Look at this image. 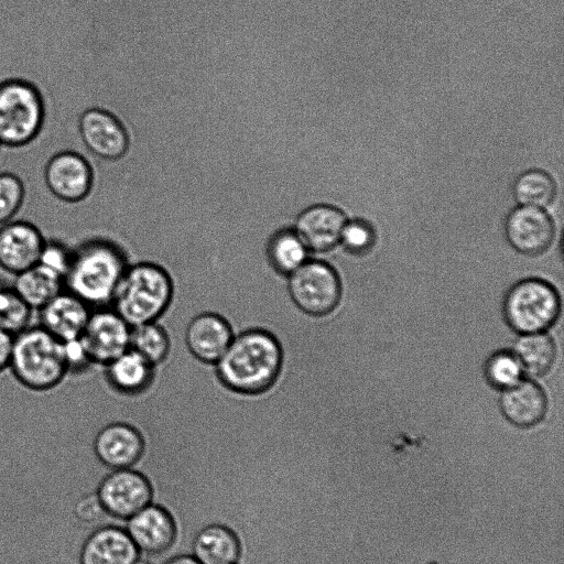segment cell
Instances as JSON below:
<instances>
[{"mask_svg": "<svg viewBox=\"0 0 564 564\" xmlns=\"http://www.w3.org/2000/svg\"><path fill=\"white\" fill-rule=\"evenodd\" d=\"M288 279L291 300L307 315L317 317L328 315L340 301L339 276L327 262L307 259Z\"/></svg>", "mask_w": 564, "mask_h": 564, "instance_id": "obj_7", "label": "cell"}, {"mask_svg": "<svg viewBox=\"0 0 564 564\" xmlns=\"http://www.w3.org/2000/svg\"><path fill=\"white\" fill-rule=\"evenodd\" d=\"M230 323L220 314L204 312L191 319L185 332L189 352L204 364L215 365L234 338Z\"/></svg>", "mask_w": 564, "mask_h": 564, "instance_id": "obj_17", "label": "cell"}, {"mask_svg": "<svg viewBox=\"0 0 564 564\" xmlns=\"http://www.w3.org/2000/svg\"><path fill=\"white\" fill-rule=\"evenodd\" d=\"M25 184L15 173L0 172V226L12 220L25 198Z\"/></svg>", "mask_w": 564, "mask_h": 564, "instance_id": "obj_30", "label": "cell"}, {"mask_svg": "<svg viewBox=\"0 0 564 564\" xmlns=\"http://www.w3.org/2000/svg\"><path fill=\"white\" fill-rule=\"evenodd\" d=\"M73 512L79 522L90 527H97V523L107 516L96 490L85 492L78 497L74 503Z\"/></svg>", "mask_w": 564, "mask_h": 564, "instance_id": "obj_32", "label": "cell"}, {"mask_svg": "<svg viewBox=\"0 0 564 564\" xmlns=\"http://www.w3.org/2000/svg\"><path fill=\"white\" fill-rule=\"evenodd\" d=\"M308 249L293 227L276 228L269 237L265 254L270 267L280 275L289 276L308 256Z\"/></svg>", "mask_w": 564, "mask_h": 564, "instance_id": "obj_24", "label": "cell"}, {"mask_svg": "<svg viewBox=\"0 0 564 564\" xmlns=\"http://www.w3.org/2000/svg\"><path fill=\"white\" fill-rule=\"evenodd\" d=\"M345 214L336 206L315 203L303 208L293 220V229L310 252H326L340 240Z\"/></svg>", "mask_w": 564, "mask_h": 564, "instance_id": "obj_16", "label": "cell"}, {"mask_svg": "<svg viewBox=\"0 0 564 564\" xmlns=\"http://www.w3.org/2000/svg\"><path fill=\"white\" fill-rule=\"evenodd\" d=\"M40 326L62 343L77 339L87 324L91 307L64 290L39 310Z\"/></svg>", "mask_w": 564, "mask_h": 564, "instance_id": "obj_18", "label": "cell"}, {"mask_svg": "<svg viewBox=\"0 0 564 564\" xmlns=\"http://www.w3.org/2000/svg\"><path fill=\"white\" fill-rule=\"evenodd\" d=\"M12 285L32 310H40L65 290L64 278L40 262L15 274Z\"/></svg>", "mask_w": 564, "mask_h": 564, "instance_id": "obj_23", "label": "cell"}, {"mask_svg": "<svg viewBox=\"0 0 564 564\" xmlns=\"http://www.w3.org/2000/svg\"><path fill=\"white\" fill-rule=\"evenodd\" d=\"M215 366L225 388L238 394L258 395L276 382L283 366V349L271 332L250 328L234 336Z\"/></svg>", "mask_w": 564, "mask_h": 564, "instance_id": "obj_1", "label": "cell"}, {"mask_svg": "<svg viewBox=\"0 0 564 564\" xmlns=\"http://www.w3.org/2000/svg\"><path fill=\"white\" fill-rule=\"evenodd\" d=\"M145 443L142 433L124 422L110 423L93 440V453L109 469L131 468L142 457Z\"/></svg>", "mask_w": 564, "mask_h": 564, "instance_id": "obj_14", "label": "cell"}, {"mask_svg": "<svg viewBox=\"0 0 564 564\" xmlns=\"http://www.w3.org/2000/svg\"><path fill=\"white\" fill-rule=\"evenodd\" d=\"M105 369L111 388L129 395L147 391L155 375V366L131 348L105 365Z\"/></svg>", "mask_w": 564, "mask_h": 564, "instance_id": "obj_22", "label": "cell"}, {"mask_svg": "<svg viewBox=\"0 0 564 564\" xmlns=\"http://www.w3.org/2000/svg\"><path fill=\"white\" fill-rule=\"evenodd\" d=\"M43 180L53 197L67 204H76L94 192L95 167L85 154L76 150H62L46 161Z\"/></svg>", "mask_w": 564, "mask_h": 564, "instance_id": "obj_9", "label": "cell"}, {"mask_svg": "<svg viewBox=\"0 0 564 564\" xmlns=\"http://www.w3.org/2000/svg\"><path fill=\"white\" fill-rule=\"evenodd\" d=\"M133 564H152L151 562L144 561V560H138Z\"/></svg>", "mask_w": 564, "mask_h": 564, "instance_id": "obj_37", "label": "cell"}, {"mask_svg": "<svg viewBox=\"0 0 564 564\" xmlns=\"http://www.w3.org/2000/svg\"><path fill=\"white\" fill-rule=\"evenodd\" d=\"M131 326L108 306L91 312L79 337L94 365H107L130 348Z\"/></svg>", "mask_w": 564, "mask_h": 564, "instance_id": "obj_11", "label": "cell"}, {"mask_svg": "<svg viewBox=\"0 0 564 564\" xmlns=\"http://www.w3.org/2000/svg\"><path fill=\"white\" fill-rule=\"evenodd\" d=\"M46 118L40 88L22 77L0 82V144L23 148L42 132Z\"/></svg>", "mask_w": 564, "mask_h": 564, "instance_id": "obj_5", "label": "cell"}, {"mask_svg": "<svg viewBox=\"0 0 564 564\" xmlns=\"http://www.w3.org/2000/svg\"><path fill=\"white\" fill-rule=\"evenodd\" d=\"M96 494L106 514L119 520H128L153 499L149 478L132 467L111 469L104 475Z\"/></svg>", "mask_w": 564, "mask_h": 564, "instance_id": "obj_10", "label": "cell"}, {"mask_svg": "<svg viewBox=\"0 0 564 564\" xmlns=\"http://www.w3.org/2000/svg\"><path fill=\"white\" fill-rule=\"evenodd\" d=\"M555 195L554 180L542 170H528L513 184V196L522 206L544 208L554 200Z\"/></svg>", "mask_w": 564, "mask_h": 564, "instance_id": "obj_26", "label": "cell"}, {"mask_svg": "<svg viewBox=\"0 0 564 564\" xmlns=\"http://www.w3.org/2000/svg\"><path fill=\"white\" fill-rule=\"evenodd\" d=\"M502 307L506 322L520 335L543 333L556 322L561 300L550 283L531 278L509 289Z\"/></svg>", "mask_w": 564, "mask_h": 564, "instance_id": "obj_6", "label": "cell"}, {"mask_svg": "<svg viewBox=\"0 0 564 564\" xmlns=\"http://www.w3.org/2000/svg\"><path fill=\"white\" fill-rule=\"evenodd\" d=\"M164 564H200L192 554H180L169 558Z\"/></svg>", "mask_w": 564, "mask_h": 564, "instance_id": "obj_36", "label": "cell"}, {"mask_svg": "<svg viewBox=\"0 0 564 564\" xmlns=\"http://www.w3.org/2000/svg\"><path fill=\"white\" fill-rule=\"evenodd\" d=\"M505 232L514 250L527 256H538L551 246L555 229L543 208L520 205L509 213Z\"/></svg>", "mask_w": 564, "mask_h": 564, "instance_id": "obj_13", "label": "cell"}, {"mask_svg": "<svg viewBox=\"0 0 564 564\" xmlns=\"http://www.w3.org/2000/svg\"><path fill=\"white\" fill-rule=\"evenodd\" d=\"M192 555L200 564H238L241 542L231 528L219 523L207 524L194 535Z\"/></svg>", "mask_w": 564, "mask_h": 564, "instance_id": "obj_21", "label": "cell"}, {"mask_svg": "<svg viewBox=\"0 0 564 564\" xmlns=\"http://www.w3.org/2000/svg\"><path fill=\"white\" fill-rule=\"evenodd\" d=\"M46 239L36 225L10 220L0 226V268L18 274L39 263Z\"/></svg>", "mask_w": 564, "mask_h": 564, "instance_id": "obj_12", "label": "cell"}, {"mask_svg": "<svg viewBox=\"0 0 564 564\" xmlns=\"http://www.w3.org/2000/svg\"><path fill=\"white\" fill-rule=\"evenodd\" d=\"M499 406L503 416L518 427H531L546 414L547 401L543 390L533 381L520 380L502 390Z\"/></svg>", "mask_w": 564, "mask_h": 564, "instance_id": "obj_20", "label": "cell"}, {"mask_svg": "<svg viewBox=\"0 0 564 564\" xmlns=\"http://www.w3.org/2000/svg\"><path fill=\"white\" fill-rule=\"evenodd\" d=\"M13 335L0 328V372L9 368Z\"/></svg>", "mask_w": 564, "mask_h": 564, "instance_id": "obj_35", "label": "cell"}, {"mask_svg": "<svg viewBox=\"0 0 564 564\" xmlns=\"http://www.w3.org/2000/svg\"><path fill=\"white\" fill-rule=\"evenodd\" d=\"M523 369L516 355L500 350L491 355L485 365L487 381L496 389H508L522 380Z\"/></svg>", "mask_w": 564, "mask_h": 564, "instance_id": "obj_29", "label": "cell"}, {"mask_svg": "<svg viewBox=\"0 0 564 564\" xmlns=\"http://www.w3.org/2000/svg\"><path fill=\"white\" fill-rule=\"evenodd\" d=\"M77 133L85 150L112 171L128 153L130 138L122 121L101 107L84 109L77 119Z\"/></svg>", "mask_w": 564, "mask_h": 564, "instance_id": "obj_8", "label": "cell"}, {"mask_svg": "<svg viewBox=\"0 0 564 564\" xmlns=\"http://www.w3.org/2000/svg\"><path fill=\"white\" fill-rule=\"evenodd\" d=\"M32 312L13 285L0 280V328L14 336L30 326Z\"/></svg>", "mask_w": 564, "mask_h": 564, "instance_id": "obj_28", "label": "cell"}, {"mask_svg": "<svg viewBox=\"0 0 564 564\" xmlns=\"http://www.w3.org/2000/svg\"><path fill=\"white\" fill-rule=\"evenodd\" d=\"M339 242L354 254L368 252L375 242V232L370 225L361 220L346 221Z\"/></svg>", "mask_w": 564, "mask_h": 564, "instance_id": "obj_31", "label": "cell"}, {"mask_svg": "<svg viewBox=\"0 0 564 564\" xmlns=\"http://www.w3.org/2000/svg\"><path fill=\"white\" fill-rule=\"evenodd\" d=\"M68 372H80L94 365L80 338L64 343Z\"/></svg>", "mask_w": 564, "mask_h": 564, "instance_id": "obj_34", "label": "cell"}, {"mask_svg": "<svg viewBox=\"0 0 564 564\" xmlns=\"http://www.w3.org/2000/svg\"><path fill=\"white\" fill-rule=\"evenodd\" d=\"M128 258L116 242L93 238L72 250L64 275L65 290L90 307L111 304L118 284L128 268Z\"/></svg>", "mask_w": 564, "mask_h": 564, "instance_id": "obj_2", "label": "cell"}, {"mask_svg": "<svg viewBox=\"0 0 564 564\" xmlns=\"http://www.w3.org/2000/svg\"><path fill=\"white\" fill-rule=\"evenodd\" d=\"M130 348L156 366L163 362L171 349L166 329L156 322L131 327Z\"/></svg>", "mask_w": 564, "mask_h": 564, "instance_id": "obj_27", "label": "cell"}, {"mask_svg": "<svg viewBox=\"0 0 564 564\" xmlns=\"http://www.w3.org/2000/svg\"><path fill=\"white\" fill-rule=\"evenodd\" d=\"M512 352L524 372L531 376H543L553 366L556 349L550 336L544 333H533L520 335Z\"/></svg>", "mask_w": 564, "mask_h": 564, "instance_id": "obj_25", "label": "cell"}, {"mask_svg": "<svg viewBox=\"0 0 564 564\" xmlns=\"http://www.w3.org/2000/svg\"><path fill=\"white\" fill-rule=\"evenodd\" d=\"M174 294L170 273L160 264L128 265L112 299V308L132 327L156 322L169 308Z\"/></svg>", "mask_w": 564, "mask_h": 564, "instance_id": "obj_3", "label": "cell"}, {"mask_svg": "<svg viewBox=\"0 0 564 564\" xmlns=\"http://www.w3.org/2000/svg\"><path fill=\"white\" fill-rule=\"evenodd\" d=\"M0 148H1V144H0Z\"/></svg>", "mask_w": 564, "mask_h": 564, "instance_id": "obj_38", "label": "cell"}, {"mask_svg": "<svg viewBox=\"0 0 564 564\" xmlns=\"http://www.w3.org/2000/svg\"><path fill=\"white\" fill-rule=\"evenodd\" d=\"M70 257L72 250L65 245L55 240H46L39 262L56 271L64 278L68 269Z\"/></svg>", "mask_w": 564, "mask_h": 564, "instance_id": "obj_33", "label": "cell"}, {"mask_svg": "<svg viewBox=\"0 0 564 564\" xmlns=\"http://www.w3.org/2000/svg\"><path fill=\"white\" fill-rule=\"evenodd\" d=\"M139 555V550L124 529L101 524L85 539L79 564H133Z\"/></svg>", "mask_w": 564, "mask_h": 564, "instance_id": "obj_19", "label": "cell"}, {"mask_svg": "<svg viewBox=\"0 0 564 564\" xmlns=\"http://www.w3.org/2000/svg\"><path fill=\"white\" fill-rule=\"evenodd\" d=\"M9 368L23 387L51 390L68 373L64 343L40 325L29 326L13 336Z\"/></svg>", "mask_w": 564, "mask_h": 564, "instance_id": "obj_4", "label": "cell"}, {"mask_svg": "<svg viewBox=\"0 0 564 564\" xmlns=\"http://www.w3.org/2000/svg\"><path fill=\"white\" fill-rule=\"evenodd\" d=\"M126 521L124 530L139 552L160 555L175 543L176 521L163 506L150 503Z\"/></svg>", "mask_w": 564, "mask_h": 564, "instance_id": "obj_15", "label": "cell"}]
</instances>
